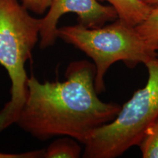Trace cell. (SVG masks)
Listing matches in <instances>:
<instances>
[{
	"label": "cell",
	"mask_w": 158,
	"mask_h": 158,
	"mask_svg": "<svg viewBox=\"0 0 158 158\" xmlns=\"http://www.w3.org/2000/svg\"><path fill=\"white\" fill-rule=\"evenodd\" d=\"M95 75V65L87 60L70 62L64 82L41 83L31 74L15 124L41 141L68 136L85 144L94 130L113 121L122 108L100 100Z\"/></svg>",
	"instance_id": "1"
},
{
	"label": "cell",
	"mask_w": 158,
	"mask_h": 158,
	"mask_svg": "<svg viewBox=\"0 0 158 158\" xmlns=\"http://www.w3.org/2000/svg\"><path fill=\"white\" fill-rule=\"evenodd\" d=\"M41 19L19 0H0V64L11 81L10 100L0 110V133L16 123L27 94L25 64L40 40Z\"/></svg>",
	"instance_id": "2"
},
{
	"label": "cell",
	"mask_w": 158,
	"mask_h": 158,
	"mask_svg": "<svg viewBox=\"0 0 158 158\" xmlns=\"http://www.w3.org/2000/svg\"><path fill=\"white\" fill-rule=\"evenodd\" d=\"M57 38L73 45L94 61L98 94L106 90L105 76L114 63L123 62L128 68H133L157 56V51L150 48L135 27L118 19L99 28H87L79 23L59 27Z\"/></svg>",
	"instance_id": "3"
},
{
	"label": "cell",
	"mask_w": 158,
	"mask_h": 158,
	"mask_svg": "<svg viewBox=\"0 0 158 158\" xmlns=\"http://www.w3.org/2000/svg\"><path fill=\"white\" fill-rule=\"evenodd\" d=\"M146 86L134 92L113 121L96 129L86 142L83 157L115 158L138 146L158 118V58L145 64Z\"/></svg>",
	"instance_id": "4"
},
{
	"label": "cell",
	"mask_w": 158,
	"mask_h": 158,
	"mask_svg": "<svg viewBox=\"0 0 158 158\" xmlns=\"http://www.w3.org/2000/svg\"><path fill=\"white\" fill-rule=\"evenodd\" d=\"M69 13L78 15L79 24L91 29L99 28L118 19L111 5H103L98 0H51L48 12L41 19L39 43L41 48L55 44L59 20Z\"/></svg>",
	"instance_id": "5"
},
{
	"label": "cell",
	"mask_w": 158,
	"mask_h": 158,
	"mask_svg": "<svg viewBox=\"0 0 158 158\" xmlns=\"http://www.w3.org/2000/svg\"><path fill=\"white\" fill-rule=\"evenodd\" d=\"M108 2L115 9L118 19L127 24L136 27L147 17L152 8L139 0H98Z\"/></svg>",
	"instance_id": "6"
},
{
	"label": "cell",
	"mask_w": 158,
	"mask_h": 158,
	"mask_svg": "<svg viewBox=\"0 0 158 158\" xmlns=\"http://www.w3.org/2000/svg\"><path fill=\"white\" fill-rule=\"evenodd\" d=\"M81 155V148L74 138L62 136L53 141L45 149V158H78Z\"/></svg>",
	"instance_id": "7"
},
{
	"label": "cell",
	"mask_w": 158,
	"mask_h": 158,
	"mask_svg": "<svg viewBox=\"0 0 158 158\" xmlns=\"http://www.w3.org/2000/svg\"><path fill=\"white\" fill-rule=\"evenodd\" d=\"M135 27L150 48L154 51H157L158 8H152L147 17Z\"/></svg>",
	"instance_id": "8"
},
{
	"label": "cell",
	"mask_w": 158,
	"mask_h": 158,
	"mask_svg": "<svg viewBox=\"0 0 158 158\" xmlns=\"http://www.w3.org/2000/svg\"><path fill=\"white\" fill-rule=\"evenodd\" d=\"M138 147L142 157L158 158V118L147 130Z\"/></svg>",
	"instance_id": "9"
},
{
	"label": "cell",
	"mask_w": 158,
	"mask_h": 158,
	"mask_svg": "<svg viewBox=\"0 0 158 158\" xmlns=\"http://www.w3.org/2000/svg\"><path fill=\"white\" fill-rule=\"evenodd\" d=\"M51 0H21V4L29 11L42 15L48 10Z\"/></svg>",
	"instance_id": "10"
},
{
	"label": "cell",
	"mask_w": 158,
	"mask_h": 158,
	"mask_svg": "<svg viewBox=\"0 0 158 158\" xmlns=\"http://www.w3.org/2000/svg\"><path fill=\"white\" fill-rule=\"evenodd\" d=\"M45 149L33 150L23 153H5L0 152V158H38L43 157Z\"/></svg>",
	"instance_id": "11"
},
{
	"label": "cell",
	"mask_w": 158,
	"mask_h": 158,
	"mask_svg": "<svg viewBox=\"0 0 158 158\" xmlns=\"http://www.w3.org/2000/svg\"><path fill=\"white\" fill-rule=\"evenodd\" d=\"M150 8H158V0H139Z\"/></svg>",
	"instance_id": "12"
}]
</instances>
